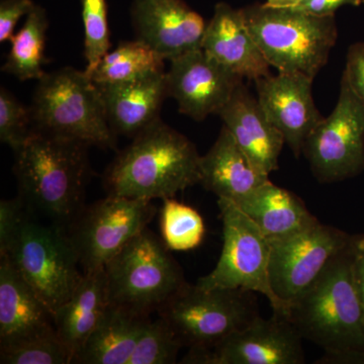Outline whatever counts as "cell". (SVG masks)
<instances>
[{
  "label": "cell",
  "mask_w": 364,
  "mask_h": 364,
  "mask_svg": "<svg viewBox=\"0 0 364 364\" xmlns=\"http://www.w3.org/2000/svg\"><path fill=\"white\" fill-rule=\"evenodd\" d=\"M353 245L354 240L287 309L286 317L303 339L324 350L326 363L364 364V311L354 279Z\"/></svg>",
  "instance_id": "6da1fadb"
},
{
  "label": "cell",
  "mask_w": 364,
  "mask_h": 364,
  "mask_svg": "<svg viewBox=\"0 0 364 364\" xmlns=\"http://www.w3.org/2000/svg\"><path fill=\"white\" fill-rule=\"evenodd\" d=\"M90 146L73 139L33 130L16 151L14 171L20 196L31 212L64 228L83 210L90 176Z\"/></svg>",
  "instance_id": "7a4b0ae2"
},
{
  "label": "cell",
  "mask_w": 364,
  "mask_h": 364,
  "mask_svg": "<svg viewBox=\"0 0 364 364\" xmlns=\"http://www.w3.org/2000/svg\"><path fill=\"white\" fill-rule=\"evenodd\" d=\"M195 144L161 119L133 138L105 170L107 195L135 200L174 198L200 183Z\"/></svg>",
  "instance_id": "3957f363"
},
{
  "label": "cell",
  "mask_w": 364,
  "mask_h": 364,
  "mask_svg": "<svg viewBox=\"0 0 364 364\" xmlns=\"http://www.w3.org/2000/svg\"><path fill=\"white\" fill-rule=\"evenodd\" d=\"M33 130L114 149L100 86L85 71L64 67L38 80L32 105Z\"/></svg>",
  "instance_id": "277c9868"
},
{
  "label": "cell",
  "mask_w": 364,
  "mask_h": 364,
  "mask_svg": "<svg viewBox=\"0 0 364 364\" xmlns=\"http://www.w3.org/2000/svg\"><path fill=\"white\" fill-rule=\"evenodd\" d=\"M246 25L270 66L315 78L338 38L334 16L256 4L242 9Z\"/></svg>",
  "instance_id": "5b68a950"
},
{
  "label": "cell",
  "mask_w": 364,
  "mask_h": 364,
  "mask_svg": "<svg viewBox=\"0 0 364 364\" xmlns=\"http://www.w3.org/2000/svg\"><path fill=\"white\" fill-rule=\"evenodd\" d=\"M109 303L149 314L184 284L183 272L164 242L145 228L105 268Z\"/></svg>",
  "instance_id": "8992f818"
},
{
  "label": "cell",
  "mask_w": 364,
  "mask_h": 364,
  "mask_svg": "<svg viewBox=\"0 0 364 364\" xmlns=\"http://www.w3.org/2000/svg\"><path fill=\"white\" fill-rule=\"evenodd\" d=\"M253 294L242 289H205L186 282L158 312L182 346L210 349L259 316Z\"/></svg>",
  "instance_id": "52a82bcc"
},
{
  "label": "cell",
  "mask_w": 364,
  "mask_h": 364,
  "mask_svg": "<svg viewBox=\"0 0 364 364\" xmlns=\"http://www.w3.org/2000/svg\"><path fill=\"white\" fill-rule=\"evenodd\" d=\"M4 256L52 315L68 301L83 277L66 228L53 223L41 224L32 217Z\"/></svg>",
  "instance_id": "ba28073f"
},
{
  "label": "cell",
  "mask_w": 364,
  "mask_h": 364,
  "mask_svg": "<svg viewBox=\"0 0 364 364\" xmlns=\"http://www.w3.org/2000/svg\"><path fill=\"white\" fill-rule=\"evenodd\" d=\"M223 224L221 256L212 272L198 279L205 289H242L261 294L273 314L284 316L287 306L273 293L269 279L270 241L236 203L218 200Z\"/></svg>",
  "instance_id": "9c48e42d"
},
{
  "label": "cell",
  "mask_w": 364,
  "mask_h": 364,
  "mask_svg": "<svg viewBox=\"0 0 364 364\" xmlns=\"http://www.w3.org/2000/svg\"><path fill=\"white\" fill-rule=\"evenodd\" d=\"M156 212L151 200L112 195L83 208L67 228L83 273L105 269Z\"/></svg>",
  "instance_id": "30bf717a"
},
{
  "label": "cell",
  "mask_w": 364,
  "mask_h": 364,
  "mask_svg": "<svg viewBox=\"0 0 364 364\" xmlns=\"http://www.w3.org/2000/svg\"><path fill=\"white\" fill-rule=\"evenodd\" d=\"M303 154L321 183L345 181L364 171V105L345 75L334 111L306 139Z\"/></svg>",
  "instance_id": "8fae6325"
},
{
  "label": "cell",
  "mask_w": 364,
  "mask_h": 364,
  "mask_svg": "<svg viewBox=\"0 0 364 364\" xmlns=\"http://www.w3.org/2000/svg\"><path fill=\"white\" fill-rule=\"evenodd\" d=\"M354 236L317 220L293 234L269 239L270 284L287 309L351 245Z\"/></svg>",
  "instance_id": "7c38bea8"
},
{
  "label": "cell",
  "mask_w": 364,
  "mask_h": 364,
  "mask_svg": "<svg viewBox=\"0 0 364 364\" xmlns=\"http://www.w3.org/2000/svg\"><path fill=\"white\" fill-rule=\"evenodd\" d=\"M303 337L284 316H257L243 329L210 349H189L188 364H303Z\"/></svg>",
  "instance_id": "4fadbf2b"
},
{
  "label": "cell",
  "mask_w": 364,
  "mask_h": 364,
  "mask_svg": "<svg viewBox=\"0 0 364 364\" xmlns=\"http://www.w3.org/2000/svg\"><path fill=\"white\" fill-rule=\"evenodd\" d=\"M166 71L168 97L181 114L203 121L219 114L243 78L213 58L203 48L170 60Z\"/></svg>",
  "instance_id": "5bb4252c"
},
{
  "label": "cell",
  "mask_w": 364,
  "mask_h": 364,
  "mask_svg": "<svg viewBox=\"0 0 364 364\" xmlns=\"http://www.w3.org/2000/svg\"><path fill=\"white\" fill-rule=\"evenodd\" d=\"M313 80L306 74L286 72L255 80L261 107L296 157L303 153L306 139L324 119L314 102Z\"/></svg>",
  "instance_id": "9a60e30c"
},
{
  "label": "cell",
  "mask_w": 364,
  "mask_h": 364,
  "mask_svg": "<svg viewBox=\"0 0 364 364\" xmlns=\"http://www.w3.org/2000/svg\"><path fill=\"white\" fill-rule=\"evenodd\" d=\"M131 16L136 39L165 60L202 48L207 25L183 0H133Z\"/></svg>",
  "instance_id": "2e32d148"
},
{
  "label": "cell",
  "mask_w": 364,
  "mask_h": 364,
  "mask_svg": "<svg viewBox=\"0 0 364 364\" xmlns=\"http://www.w3.org/2000/svg\"><path fill=\"white\" fill-rule=\"evenodd\" d=\"M218 116L239 147L260 169L269 176L279 169V159L286 141L243 82Z\"/></svg>",
  "instance_id": "e0dca14e"
},
{
  "label": "cell",
  "mask_w": 364,
  "mask_h": 364,
  "mask_svg": "<svg viewBox=\"0 0 364 364\" xmlns=\"http://www.w3.org/2000/svg\"><path fill=\"white\" fill-rule=\"evenodd\" d=\"M202 48L241 78L255 81L270 75L272 66L248 30L242 9L218 4L205 28Z\"/></svg>",
  "instance_id": "ac0fdd59"
},
{
  "label": "cell",
  "mask_w": 364,
  "mask_h": 364,
  "mask_svg": "<svg viewBox=\"0 0 364 364\" xmlns=\"http://www.w3.org/2000/svg\"><path fill=\"white\" fill-rule=\"evenodd\" d=\"M98 86L112 132L130 138L159 121L163 102L169 97L165 70L136 80Z\"/></svg>",
  "instance_id": "d6986e66"
},
{
  "label": "cell",
  "mask_w": 364,
  "mask_h": 364,
  "mask_svg": "<svg viewBox=\"0 0 364 364\" xmlns=\"http://www.w3.org/2000/svg\"><path fill=\"white\" fill-rule=\"evenodd\" d=\"M56 330L49 309L6 256L0 261V347Z\"/></svg>",
  "instance_id": "ffe728a7"
},
{
  "label": "cell",
  "mask_w": 364,
  "mask_h": 364,
  "mask_svg": "<svg viewBox=\"0 0 364 364\" xmlns=\"http://www.w3.org/2000/svg\"><path fill=\"white\" fill-rule=\"evenodd\" d=\"M200 183L218 200L239 203L254 189L269 181L223 126L220 135L207 154L200 156Z\"/></svg>",
  "instance_id": "44dd1931"
},
{
  "label": "cell",
  "mask_w": 364,
  "mask_h": 364,
  "mask_svg": "<svg viewBox=\"0 0 364 364\" xmlns=\"http://www.w3.org/2000/svg\"><path fill=\"white\" fill-rule=\"evenodd\" d=\"M109 304L107 277L105 269H100L83 273L75 291L53 315L57 334L70 352L72 363Z\"/></svg>",
  "instance_id": "7402d4cb"
},
{
  "label": "cell",
  "mask_w": 364,
  "mask_h": 364,
  "mask_svg": "<svg viewBox=\"0 0 364 364\" xmlns=\"http://www.w3.org/2000/svg\"><path fill=\"white\" fill-rule=\"evenodd\" d=\"M149 314L109 304L74 363L128 364Z\"/></svg>",
  "instance_id": "603a6c76"
},
{
  "label": "cell",
  "mask_w": 364,
  "mask_h": 364,
  "mask_svg": "<svg viewBox=\"0 0 364 364\" xmlns=\"http://www.w3.org/2000/svg\"><path fill=\"white\" fill-rule=\"evenodd\" d=\"M236 205L268 239L293 234L317 221L298 196L270 181Z\"/></svg>",
  "instance_id": "cb8c5ba5"
},
{
  "label": "cell",
  "mask_w": 364,
  "mask_h": 364,
  "mask_svg": "<svg viewBox=\"0 0 364 364\" xmlns=\"http://www.w3.org/2000/svg\"><path fill=\"white\" fill-rule=\"evenodd\" d=\"M49 26L47 13L35 4L11 41V49L1 70L21 81L39 80L45 75L46 44Z\"/></svg>",
  "instance_id": "d4e9b609"
},
{
  "label": "cell",
  "mask_w": 364,
  "mask_h": 364,
  "mask_svg": "<svg viewBox=\"0 0 364 364\" xmlns=\"http://www.w3.org/2000/svg\"><path fill=\"white\" fill-rule=\"evenodd\" d=\"M164 61L143 41H126L107 53L90 76L98 85L127 82L164 71Z\"/></svg>",
  "instance_id": "484cf974"
},
{
  "label": "cell",
  "mask_w": 364,
  "mask_h": 364,
  "mask_svg": "<svg viewBox=\"0 0 364 364\" xmlns=\"http://www.w3.org/2000/svg\"><path fill=\"white\" fill-rule=\"evenodd\" d=\"M160 229L170 251H189L202 245L205 225L200 213L174 198L162 200Z\"/></svg>",
  "instance_id": "4316f807"
},
{
  "label": "cell",
  "mask_w": 364,
  "mask_h": 364,
  "mask_svg": "<svg viewBox=\"0 0 364 364\" xmlns=\"http://www.w3.org/2000/svg\"><path fill=\"white\" fill-rule=\"evenodd\" d=\"M182 345L168 323L162 317L148 318L128 364L176 363Z\"/></svg>",
  "instance_id": "83f0119b"
},
{
  "label": "cell",
  "mask_w": 364,
  "mask_h": 364,
  "mask_svg": "<svg viewBox=\"0 0 364 364\" xmlns=\"http://www.w3.org/2000/svg\"><path fill=\"white\" fill-rule=\"evenodd\" d=\"M1 364H70V352L56 330L0 347Z\"/></svg>",
  "instance_id": "f1b7e54d"
},
{
  "label": "cell",
  "mask_w": 364,
  "mask_h": 364,
  "mask_svg": "<svg viewBox=\"0 0 364 364\" xmlns=\"http://www.w3.org/2000/svg\"><path fill=\"white\" fill-rule=\"evenodd\" d=\"M80 6L85 28V71L90 75L111 51L107 0H80Z\"/></svg>",
  "instance_id": "f546056e"
},
{
  "label": "cell",
  "mask_w": 364,
  "mask_h": 364,
  "mask_svg": "<svg viewBox=\"0 0 364 364\" xmlns=\"http://www.w3.org/2000/svg\"><path fill=\"white\" fill-rule=\"evenodd\" d=\"M33 130L30 107L21 104L6 87L0 90V141L16 151Z\"/></svg>",
  "instance_id": "4dcf8cb0"
},
{
  "label": "cell",
  "mask_w": 364,
  "mask_h": 364,
  "mask_svg": "<svg viewBox=\"0 0 364 364\" xmlns=\"http://www.w3.org/2000/svg\"><path fill=\"white\" fill-rule=\"evenodd\" d=\"M32 212L25 200L18 198L0 202V256L6 255L16 241Z\"/></svg>",
  "instance_id": "1f68e13d"
},
{
  "label": "cell",
  "mask_w": 364,
  "mask_h": 364,
  "mask_svg": "<svg viewBox=\"0 0 364 364\" xmlns=\"http://www.w3.org/2000/svg\"><path fill=\"white\" fill-rule=\"evenodd\" d=\"M33 0H1L0 4V43L14 37L18 21L28 16L35 6Z\"/></svg>",
  "instance_id": "d6a6232c"
},
{
  "label": "cell",
  "mask_w": 364,
  "mask_h": 364,
  "mask_svg": "<svg viewBox=\"0 0 364 364\" xmlns=\"http://www.w3.org/2000/svg\"><path fill=\"white\" fill-rule=\"evenodd\" d=\"M343 75L364 105V43L349 48Z\"/></svg>",
  "instance_id": "836d02e7"
},
{
  "label": "cell",
  "mask_w": 364,
  "mask_h": 364,
  "mask_svg": "<svg viewBox=\"0 0 364 364\" xmlns=\"http://www.w3.org/2000/svg\"><path fill=\"white\" fill-rule=\"evenodd\" d=\"M361 4H364V0H301L294 9L314 16H334L340 7Z\"/></svg>",
  "instance_id": "e575fe53"
},
{
  "label": "cell",
  "mask_w": 364,
  "mask_h": 364,
  "mask_svg": "<svg viewBox=\"0 0 364 364\" xmlns=\"http://www.w3.org/2000/svg\"><path fill=\"white\" fill-rule=\"evenodd\" d=\"M353 273L356 289L364 311V235H355L354 239Z\"/></svg>",
  "instance_id": "d590c367"
},
{
  "label": "cell",
  "mask_w": 364,
  "mask_h": 364,
  "mask_svg": "<svg viewBox=\"0 0 364 364\" xmlns=\"http://www.w3.org/2000/svg\"><path fill=\"white\" fill-rule=\"evenodd\" d=\"M299 1H301V0H267L265 4H267V6L275 7H294L296 6Z\"/></svg>",
  "instance_id": "8d00e7d4"
}]
</instances>
